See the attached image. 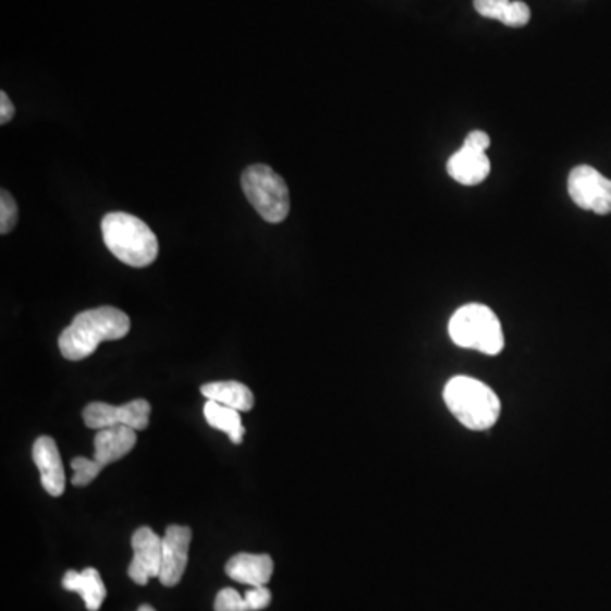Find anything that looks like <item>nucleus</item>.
<instances>
[{
    "label": "nucleus",
    "instance_id": "1",
    "mask_svg": "<svg viewBox=\"0 0 611 611\" xmlns=\"http://www.w3.org/2000/svg\"><path fill=\"white\" fill-rule=\"evenodd\" d=\"M130 330L126 313L112 306H100L75 316L70 327L60 334L58 346L66 361H84L97 351L100 343L124 339Z\"/></svg>",
    "mask_w": 611,
    "mask_h": 611
},
{
    "label": "nucleus",
    "instance_id": "2",
    "mask_svg": "<svg viewBox=\"0 0 611 611\" xmlns=\"http://www.w3.org/2000/svg\"><path fill=\"white\" fill-rule=\"evenodd\" d=\"M443 400L450 413L469 430H489L501 415L497 392L473 377H452L443 389Z\"/></svg>",
    "mask_w": 611,
    "mask_h": 611
},
{
    "label": "nucleus",
    "instance_id": "3",
    "mask_svg": "<svg viewBox=\"0 0 611 611\" xmlns=\"http://www.w3.org/2000/svg\"><path fill=\"white\" fill-rule=\"evenodd\" d=\"M106 246L126 266L143 269L154 264L158 240L145 221L127 212H109L100 223Z\"/></svg>",
    "mask_w": 611,
    "mask_h": 611
},
{
    "label": "nucleus",
    "instance_id": "4",
    "mask_svg": "<svg viewBox=\"0 0 611 611\" xmlns=\"http://www.w3.org/2000/svg\"><path fill=\"white\" fill-rule=\"evenodd\" d=\"M449 334L461 349L498 355L504 349L500 319L485 304H465L450 318Z\"/></svg>",
    "mask_w": 611,
    "mask_h": 611
},
{
    "label": "nucleus",
    "instance_id": "5",
    "mask_svg": "<svg viewBox=\"0 0 611 611\" xmlns=\"http://www.w3.org/2000/svg\"><path fill=\"white\" fill-rule=\"evenodd\" d=\"M242 187L248 203L267 223H282L291 211L288 184L269 166L257 163L245 169Z\"/></svg>",
    "mask_w": 611,
    "mask_h": 611
},
{
    "label": "nucleus",
    "instance_id": "6",
    "mask_svg": "<svg viewBox=\"0 0 611 611\" xmlns=\"http://www.w3.org/2000/svg\"><path fill=\"white\" fill-rule=\"evenodd\" d=\"M567 191L576 206L596 215L611 212V181L589 166L571 170Z\"/></svg>",
    "mask_w": 611,
    "mask_h": 611
},
{
    "label": "nucleus",
    "instance_id": "7",
    "mask_svg": "<svg viewBox=\"0 0 611 611\" xmlns=\"http://www.w3.org/2000/svg\"><path fill=\"white\" fill-rule=\"evenodd\" d=\"M151 406L147 400H135L121 406L108 403H90L85 406L84 421L93 430L124 427L135 428L136 431L147 430L150 425Z\"/></svg>",
    "mask_w": 611,
    "mask_h": 611
},
{
    "label": "nucleus",
    "instance_id": "8",
    "mask_svg": "<svg viewBox=\"0 0 611 611\" xmlns=\"http://www.w3.org/2000/svg\"><path fill=\"white\" fill-rule=\"evenodd\" d=\"M133 561L127 574L136 585H148L151 577L160 576L162 570V537H158L150 527H142L131 538Z\"/></svg>",
    "mask_w": 611,
    "mask_h": 611
},
{
    "label": "nucleus",
    "instance_id": "9",
    "mask_svg": "<svg viewBox=\"0 0 611 611\" xmlns=\"http://www.w3.org/2000/svg\"><path fill=\"white\" fill-rule=\"evenodd\" d=\"M193 540V530L181 525H170L162 538V570L160 583L166 588H173L181 583L188 561V547Z\"/></svg>",
    "mask_w": 611,
    "mask_h": 611
},
{
    "label": "nucleus",
    "instance_id": "10",
    "mask_svg": "<svg viewBox=\"0 0 611 611\" xmlns=\"http://www.w3.org/2000/svg\"><path fill=\"white\" fill-rule=\"evenodd\" d=\"M33 461L41 474V485L51 497H62L65 492V469L58 452L57 442L51 437H39L33 445Z\"/></svg>",
    "mask_w": 611,
    "mask_h": 611
},
{
    "label": "nucleus",
    "instance_id": "11",
    "mask_svg": "<svg viewBox=\"0 0 611 611\" xmlns=\"http://www.w3.org/2000/svg\"><path fill=\"white\" fill-rule=\"evenodd\" d=\"M135 428L111 427L99 430L94 439V461L100 469H105L112 462L126 457L136 445Z\"/></svg>",
    "mask_w": 611,
    "mask_h": 611
},
{
    "label": "nucleus",
    "instance_id": "12",
    "mask_svg": "<svg viewBox=\"0 0 611 611\" xmlns=\"http://www.w3.org/2000/svg\"><path fill=\"white\" fill-rule=\"evenodd\" d=\"M447 172L450 178L462 185H477L488 179L491 172V162L485 151L471 150L462 147L457 154L450 157L447 162Z\"/></svg>",
    "mask_w": 611,
    "mask_h": 611
},
{
    "label": "nucleus",
    "instance_id": "13",
    "mask_svg": "<svg viewBox=\"0 0 611 611\" xmlns=\"http://www.w3.org/2000/svg\"><path fill=\"white\" fill-rule=\"evenodd\" d=\"M273 573V561L267 554H236L227 564V574L242 585L266 586Z\"/></svg>",
    "mask_w": 611,
    "mask_h": 611
},
{
    "label": "nucleus",
    "instance_id": "14",
    "mask_svg": "<svg viewBox=\"0 0 611 611\" xmlns=\"http://www.w3.org/2000/svg\"><path fill=\"white\" fill-rule=\"evenodd\" d=\"M62 585L66 591L78 592L84 600L85 608L89 611H99L108 595L105 583L100 579L99 571L94 567H87L82 573L69 571L63 577Z\"/></svg>",
    "mask_w": 611,
    "mask_h": 611
},
{
    "label": "nucleus",
    "instance_id": "15",
    "mask_svg": "<svg viewBox=\"0 0 611 611\" xmlns=\"http://www.w3.org/2000/svg\"><path fill=\"white\" fill-rule=\"evenodd\" d=\"M200 394L236 412H250L255 404L254 392L239 381L209 382L200 388Z\"/></svg>",
    "mask_w": 611,
    "mask_h": 611
},
{
    "label": "nucleus",
    "instance_id": "16",
    "mask_svg": "<svg viewBox=\"0 0 611 611\" xmlns=\"http://www.w3.org/2000/svg\"><path fill=\"white\" fill-rule=\"evenodd\" d=\"M204 416H206L209 427L224 431L235 445H240L243 442L245 427L242 425L240 412H236L233 407L223 406V404L208 400V403L204 404Z\"/></svg>",
    "mask_w": 611,
    "mask_h": 611
},
{
    "label": "nucleus",
    "instance_id": "17",
    "mask_svg": "<svg viewBox=\"0 0 611 611\" xmlns=\"http://www.w3.org/2000/svg\"><path fill=\"white\" fill-rule=\"evenodd\" d=\"M20 220V209H17L16 200L8 191L0 193V233L8 235L16 227Z\"/></svg>",
    "mask_w": 611,
    "mask_h": 611
},
{
    "label": "nucleus",
    "instance_id": "18",
    "mask_svg": "<svg viewBox=\"0 0 611 611\" xmlns=\"http://www.w3.org/2000/svg\"><path fill=\"white\" fill-rule=\"evenodd\" d=\"M70 465H72V469H74L72 485L77 486V488L89 486L90 482L99 476L100 471H102L94 459L77 457L74 459Z\"/></svg>",
    "mask_w": 611,
    "mask_h": 611
},
{
    "label": "nucleus",
    "instance_id": "19",
    "mask_svg": "<svg viewBox=\"0 0 611 611\" xmlns=\"http://www.w3.org/2000/svg\"><path fill=\"white\" fill-rule=\"evenodd\" d=\"M215 611H252V608L236 589L224 588L216 596Z\"/></svg>",
    "mask_w": 611,
    "mask_h": 611
},
{
    "label": "nucleus",
    "instance_id": "20",
    "mask_svg": "<svg viewBox=\"0 0 611 611\" xmlns=\"http://www.w3.org/2000/svg\"><path fill=\"white\" fill-rule=\"evenodd\" d=\"M531 11L522 0H512L504 12L501 23L510 27H523L530 23Z\"/></svg>",
    "mask_w": 611,
    "mask_h": 611
},
{
    "label": "nucleus",
    "instance_id": "21",
    "mask_svg": "<svg viewBox=\"0 0 611 611\" xmlns=\"http://www.w3.org/2000/svg\"><path fill=\"white\" fill-rule=\"evenodd\" d=\"M512 0H474V8L488 20H503L504 12Z\"/></svg>",
    "mask_w": 611,
    "mask_h": 611
},
{
    "label": "nucleus",
    "instance_id": "22",
    "mask_svg": "<svg viewBox=\"0 0 611 611\" xmlns=\"http://www.w3.org/2000/svg\"><path fill=\"white\" fill-rule=\"evenodd\" d=\"M246 601L250 604L252 611H260L269 607L272 601V592L266 586H255L245 592Z\"/></svg>",
    "mask_w": 611,
    "mask_h": 611
},
{
    "label": "nucleus",
    "instance_id": "23",
    "mask_svg": "<svg viewBox=\"0 0 611 611\" xmlns=\"http://www.w3.org/2000/svg\"><path fill=\"white\" fill-rule=\"evenodd\" d=\"M489 145H491V139L486 135L485 131H473L465 138L464 145L462 147L471 148V150L485 151L488 150Z\"/></svg>",
    "mask_w": 611,
    "mask_h": 611
},
{
    "label": "nucleus",
    "instance_id": "24",
    "mask_svg": "<svg viewBox=\"0 0 611 611\" xmlns=\"http://www.w3.org/2000/svg\"><path fill=\"white\" fill-rule=\"evenodd\" d=\"M14 112H16V109H14L12 100L9 99L8 94L2 90V93H0V124H8L9 121L14 118Z\"/></svg>",
    "mask_w": 611,
    "mask_h": 611
},
{
    "label": "nucleus",
    "instance_id": "25",
    "mask_svg": "<svg viewBox=\"0 0 611 611\" xmlns=\"http://www.w3.org/2000/svg\"><path fill=\"white\" fill-rule=\"evenodd\" d=\"M138 611H157V610H155L154 607H150V604H142V607L138 608Z\"/></svg>",
    "mask_w": 611,
    "mask_h": 611
}]
</instances>
